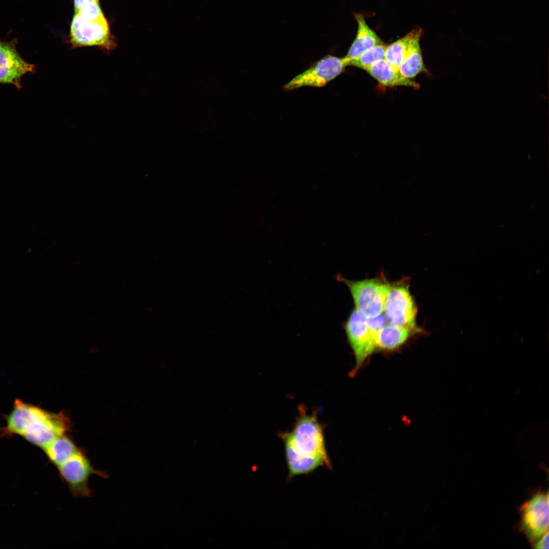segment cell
Wrapping results in <instances>:
<instances>
[{
	"label": "cell",
	"instance_id": "obj_21",
	"mask_svg": "<svg viewBox=\"0 0 549 549\" xmlns=\"http://www.w3.org/2000/svg\"><path fill=\"white\" fill-rule=\"evenodd\" d=\"M99 0H74V9L75 13L86 3L91 1H97Z\"/></svg>",
	"mask_w": 549,
	"mask_h": 549
},
{
	"label": "cell",
	"instance_id": "obj_8",
	"mask_svg": "<svg viewBox=\"0 0 549 549\" xmlns=\"http://www.w3.org/2000/svg\"><path fill=\"white\" fill-rule=\"evenodd\" d=\"M345 329L353 352L357 371L376 350L375 340L368 325L367 318L356 309L350 314Z\"/></svg>",
	"mask_w": 549,
	"mask_h": 549
},
{
	"label": "cell",
	"instance_id": "obj_5",
	"mask_svg": "<svg viewBox=\"0 0 549 549\" xmlns=\"http://www.w3.org/2000/svg\"><path fill=\"white\" fill-rule=\"evenodd\" d=\"M57 468L62 480L74 497H89L92 495L88 483L92 475L104 478L107 476L105 472L94 467L88 456L81 449Z\"/></svg>",
	"mask_w": 549,
	"mask_h": 549
},
{
	"label": "cell",
	"instance_id": "obj_17",
	"mask_svg": "<svg viewBox=\"0 0 549 549\" xmlns=\"http://www.w3.org/2000/svg\"><path fill=\"white\" fill-rule=\"evenodd\" d=\"M386 47V46L383 43L377 45L350 61L348 66H352L365 70L376 62L384 58Z\"/></svg>",
	"mask_w": 549,
	"mask_h": 549
},
{
	"label": "cell",
	"instance_id": "obj_9",
	"mask_svg": "<svg viewBox=\"0 0 549 549\" xmlns=\"http://www.w3.org/2000/svg\"><path fill=\"white\" fill-rule=\"evenodd\" d=\"M384 312L389 323L416 329V308L406 285L390 286Z\"/></svg>",
	"mask_w": 549,
	"mask_h": 549
},
{
	"label": "cell",
	"instance_id": "obj_16",
	"mask_svg": "<svg viewBox=\"0 0 549 549\" xmlns=\"http://www.w3.org/2000/svg\"><path fill=\"white\" fill-rule=\"evenodd\" d=\"M412 34L411 31L404 37L386 46L384 59L397 71H399L405 58Z\"/></svg>",
	"mask_w": 549,
	"mask_h": 549
},
{
	"label": "cell",
	"instance_id": "obj_6",
	"mask_svg": "<svg viewBox=\"0 0 549 549\" xmlns=\"http://www.w3.org/2000/svg\"><path fill=\"white\" fill-rule=\"evenodd\" d=\"M346 66L344 57L327 55L292 78L284 85V88L292 90L303 86H324L343 73Z\"/></svg>",
	"mask_w": 549,
	"mask_h": 549
},
{
	"label": "cell",
	"instance_id": "obj_1",
	"mask_svg": "<svg viewBox=\"0 0 549 549\" xmlns=\"http://www.w3.org/2000/svg\"><path fill=\"white\" fill-rule=\"evenodd\" d=\"M284 445L289 480L307 475L320 467L332 470L324 433L317 414L300 407L299 415L290 431L279 434Z\"/></svg>",
	"mask_w": 549,
	"mask_h": 549
},
{
	"label": "cell",
	"instance_id": "obj_19",
	"mask_svg": "<svg viewBox=\"0 0 549 549\" xmlns=\"http://www.w3.org/2000/svg\"><path fill=\"white\" fill-rule=\"evenodd\" d=\"M387 321L386 318L383 313L373 317L367 318L368 326L375 340L377 333L386 325Z\"/></svg>",
	"mask_w": 549,
	"mask_h": 549
},
{
	"label": "cell",
	"instance_id": "obj_14",
	"mask_svg": "<svg viewBox=\"0 0 549 549\" xmlns=\"http://www.w3.org/2000/svg\"><path fill=\"white\" fill-rule=\"evenodd\" d=\"M412 330L390 323L385 325L376 336V350L391 351L398 348L408 340Z\"/></svg>",
	"mask_w": 549,
	"mask_h": 549
},
{
	"label": "cell",
	"instance_id": "obj_3",
	"mask_svg": "<svg viewBox=\"0 0 549 549\" xmlns=\"http://www.w3.org/2000/svg\"><path fill=\"white\" fill-rule=\"evenodd\" d=\"M69 43L72 48L96 46L107 53L116 46V40L110 31L106 18L87 21L75 14L72 19Z\"/></svg>",
	"mask_w": 549,
	"mask_h": 549
},
{
	"label": "cell",
	"instance_id": "obj_18",
	"mask_svg": "<svg viewBox=\"0 0 549 549\" xmlns=\"http://www.w3.org/2000/svg\"><path fill=\"white\" fill-rule=\"evenodd\" d=\"M77 14L82 19L87 21H95L105 18L99 1H91L85 4Z\"/></svg>",
	"mask_w": 549,
	"mask_h": 549
},
{
	"label": "cell",
	"instance_id": "obj_13",
	"mask_svg": "<svg viewBox=\"0 0 549 549\" xmlns=\"http://www.w3.org/2000/svg\"><path fill=\"white\" fill-rule=\"evenodd\" d=\"M365 71L383 86L392 87L405 86L416 89L419 87L418 83L403 76L384 58L376 62Z\"/></svg>",
	"mask_w": 549,
	"mask_h": 549
},
{
	"label": "cell",
	"instance_id": "obj_10",
	"mask_svg": "<svg viewBox=\"0 0 549 549\" xmlns=\"http://www.w3.org/2000/svg\"><path fill=\"white\" fill-rule=\"evenodd\" d=\"M17 40H0V83H10L20 88L21 77L35 70L34 65L24 60L17 51Z\"/></svg>",
	"mask_w": 549,
	"mask_h": 549
},
{
	"label": "cell",
	"instance_id": "obj_20",
	"mask_svg": "<svg viewBox=\"0 0 549 549\" xmlns=\"http://www.w3.org/2000/svg\"><path fill=\"white\" fill-rule=\"evenodd\" d=\"M535 548H548V532L533 543Z\"/></svg>",
	"mask_w": 549,
	"mask_h": 549
},
{
	"label": "cell",
	"instance_id": "obj_2",
	"mask_svg": "<svg viewBox=\"0 0 549 549\" xmlns=\"http://www.w3.org/2000/svg\"><path fill=\"white\" fill-rule=\"evenodd\" d=\"M69 428V419L63 413H51L16 399L7 418L5 432L21 435L44 449Z\"/></svg>",
	"mask_w": 549,
	"mask_h": 549
},
{
	"label": "cell",
	"instance_id": "obj_12",
	"mask_svg": "<svg viewBox=\"0 0 549 549\" xmlns=\"http://www.w3.org/2000/svg\"><path fill=\"white\" fill-rule=\"evenodd\" d=\"M358 28L356 37L352 43L347 55L344 57L348 63L357 58L367 50L383 42L377 34L367 24L362 15L354 14Z\"/></svg>",
	"mask_w": 549,
	"mask_h": 549
},
{
	"label": "cell",
	"instance_id": "obj_11",
	"mask_svg": "<svg viewBox=\"0 0 549 549\" xmlns=\"http://www.w3.org/2000/svg\"><path fill=\"white\" fill-rule=\"evenodd\" d=\"M412 34L410 39L408 50L405 58L399 69V73L404 77L412 79L419 74L428 73V70L424 64L419 40L422 35L421 28H415L412 30Z\"/></svg>",
	"mask_w": 549,
	"mask_h": 549
},
{
	"label": "cell",
	"instance_id": "obj_7",
	"mask_svg": "<svg viewBox=\"0 0 549 549\" xmlns=\"http://www.w3.org/2000/svg\"><path fill=\"white\" fill-rule=\"evenodd\" d=\"M520 527L533 544L548 532V494L539 492L522 505Z\"/></svg>",
	"mask_w": 549,
	"mask_h": 549
},
{
	"label": "cell",
	"instance_id": "obj_15",
	"mask_svg": "<svg viewBox=\"0 0 549 549\" xmlns=\"http://www.w3.org/2000/svg\"><path fill=\"white\" fill-rule=\"evenodd\" d=\"M80 449V448L65 434L56 437L44 448L50 462L57 468Z\"/></svg>",
	"mask_w": 549,
	"mask_h": 549
},
{
	"label": "cell",
	"instance_id": "obj_4",
	"mask_svg": "<svg viewBox=\"0 0 549 549\" xmlns=\"http://www.w3.org/2000/svg\"><path fill=\"white\" fill-rule=\"evenodd\" d=\"M348 287L356 309L367 318L384 312L390 285L376 279L351 281L341 277Z\"/></svg>",
	"mask_w": 549,
	"mask_h": 549
}]
</instances>
